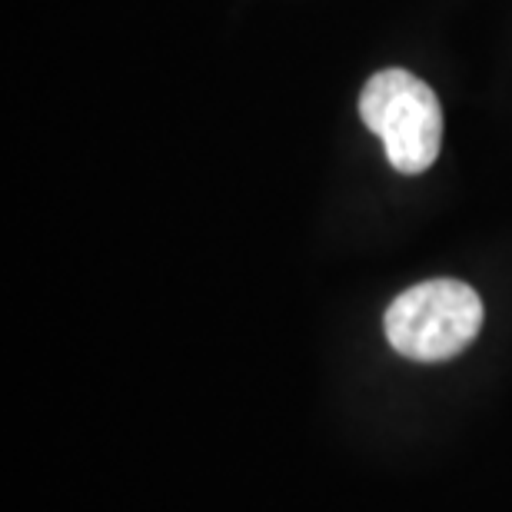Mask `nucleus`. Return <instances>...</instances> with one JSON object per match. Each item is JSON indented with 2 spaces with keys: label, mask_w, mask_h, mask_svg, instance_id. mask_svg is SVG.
<instances>
[{
  "label": "nucleus",
  "mask_w": 512,
  "mask_h": 512,
  "mask_svg": "<svg viewBox=\"0 0 512 512\" xmlns=\"http://www.w3.org/2000/svg\"><path fill=\"white\" fill-rule=\"evenodd\" d=\"M360 114L383 140L386 157L399 173H423L436 163L443 147V110L433 87L409 70H380L370 77Z\"/></svg>",
  "instance_id": "obj_2"
},
{
  "label": "nucleus",
  "mask_w": 512,
  "mask_h": 512,
  "mask_svg": "<svg viewBox=\"0 0 512 512\" xmlns=\"http://www.w3.org/2000/svg\"><path fill=\"white\" fill-rule=\"evenodd\" d=\"M386 340L419 363L453 360L483 326V300L459 280H429L399 293L386 310Z\"/></svg>",
  "instance_id": "obj_1"
}]
</instances>
